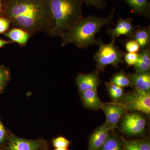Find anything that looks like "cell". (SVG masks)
I'll list each match as a JSON object with an SVG mask.
<instances>
[{
	"instance_id": "6da1fadb",
	"label": "cell",
	"mask_w": 150,
	"mask_h": 150,
	"mask_svg": "<svg viewBox=\"0 0 150 150\" xmlns=\"http://www.w3.org/2000/svg\"><path fill=\"white\" fill-rule=\"evenodd\" d=\"M2 16L31 36L40 32L51 36L53 21L49 0H4Z\"/></svg>"
},
{
	"instance_id": "7a4b0ae2",
	"label": "cell",
	"mask_w": 150,
	"mask_h": 150,
	"mask_svg": "<svg viewBox=\"0 0 150 150\" xmlns=\"http://www.w3.org/2000/svg\"><path fill=\"white\" fill-rule=\"evenodd\" d=\"M115 8L113 7L108 16L101 17L93 15L84 17L61 38L62 46L73 44L78 48L85 49L97 45L98 40L96 35L104 26L114 25L113 17Z\"/></svg>"
},
{
	"instance_id": "3957f363",
	"label": "cell",
	"mask_w": 150,
	"mask_h": 150,
	"mask_svg": "<svg viewBox=\"0 0 150 150\" xmlns=\"http://www.w3.org/2000/svg\"><path fill=\"white\" fill-rule=\"evenodd\" d=\"M53 21L51 36L62 37L84 17L81 0H49Z\"/></svg>"
},
{
	"instance_id": "277c9868",
	"label": "cell",
	"mask_w": 150,
	"mask_h": 150,
	"mask_svg": "<svg viewBox=\"0 0 150 150\" xmlns=\"http://www.w3.org/2000/svg\"><path fill=\"white\" fill-rule=\"evenodd\" d=\"M115 43V41L112 40L106 44L101 38L98 39L97 45L99 48L93 58L96 62L97 70L99 71H103L108 65L116 68L120 64L124 63L125 53L120 50Z\"/></svg>"
},
{
	"instance_id": "5b68a950",
	"label": "cell",
	"mask_w": 150,
	"mask_h": 150,
	"mask_svg": "<svg viewBox=\"0 0 150 150\" xmlns=\"http://www.w3.org/2000/svg\"><path fill=\"white\" fill-rule=\"evenodd\" d=\"M120 103L126 110L150 113V93L135 88L133 91L123 95Z\"/></svg>"
},
{
	"instance_id": "8992f818",
	"label": "cell",
	"mask_w": 150,
	"mask_h": 150,
	"mask_svg": "<svg viewBox=\"0 0 150 150\" xmlns=\"http://www.w3.org/2000/svg\"><path fill=\"white\" fill-rule=\"evenodd\" d=\"M146 118L137 112L126 113L121 123V130L131 136H139L144 133L146 126Z\"/></svg>"
},
{
	"instance_id": "52a82bcc",
	"label": "cell",
	"mask_w": 150,
	"mask_h": 150,
	"mask_svg": "<svg viewBox=\"0 0 150 150\" xmlns=\"http://www.w3.org/2000/svg\"><path fill=\"white\" fill-rule=\"evenodd\" d=\"M101 109L103 110L106 118V122L112 129H114L121 116L126 110L120 102L115 101L103 103Z\"/></svg>"
},
{
	"instance_id": "ba28073f",
	"label": "cell",
	"mask_w": 150,
	"mask_h": 150,
	"mask_svg": "<svg viewBox=\"0 0 150 150\" xmlns=\"http://www.w3.org/2000/svg\"><path fill=\"white\" fill-rule=\"evenodd\" d=\"M135 27L133 24V20L131 18H119L117 21V24L113 28H108L106 33L115 41L121 35H125L131 38Z\"/></svg>"
},
{
	"instance_id": "9c48e42d",
	"label": "cell",
	"mask_w": 150,
	"mask_h": 150,
	"mask_svg": "<svg viewBox=\"0 0 150 150\" xmlns=\"http://www.w3.org/2000/svg\"><path fill=\"white\" fill-rule=\"evenodd\" d=\"M99 71H94L89 74H80L76 79L79 91L82 92L88 90H97L100 83Z\"/></svg>"
},
{
	"instance_id": "30bf717a",
	"label": "cell",
	"mask_w": 150,
	"mask_h": 150,
	"mask_svg": "<svg viewBox=\"0 0 150 150\" xmlns=\"http://www.w3.org/2000/svg\"><path fill=\"white\" fill-rule=\"evenodd\" d=\"M111 130V127L106 121L96 129L90 137L88 150H98L106 141Z\"/></svg>"
},
{
	"instance_id": "8fae6325",
	"label": "cell",
	"mask_w": 150,
	"mask_h": 150,
	"mask_svg": "<svg viewBox=\"0 0 150 150\" xmlns=\"http://www.w3.org/2000/svg\"><path fill=\"white\" fill-rule=\"evenodd\" d=\"M41 146V143L38 141L13 137L10 139L8 149L9 150H38Z\"/></svg>"
},
{
	"instance_id": "7c38bea8",
	"label": "cell",
	"mask_w": 150,
	"mask_h": 150,
	"mask_svg": "<svg viewBox=\"0 0 150 150\" xmlns=\"http://www.w3.org/2000/svg\"><path fill=\"white\" fill-rule=\"evenodd\" d=\"M128 76L134 88L143 91L150 93L149 71L129 74Z\"/></svg>"
},
{
	"instance_id": "4fadbf2b",
	"label": "cell",
	"mask_w": 150,
	"mask_h": 150,
	"mask_svg": "<svg viewBox=\"0 0 150 150\" xmlns=\"http://www.w3.org/2000/svg\"><path fill=\"white\" fill-rule=\"evenodd\" d=\"M3 34L12 43H16L21 47L26 46L31 37L27 31L18 27H13Z\"/></svg>"
},
{
	"instance_id": "5bb4252c",
	"label": "cell",
	"mask_w": 150,
	"mask_h": 150,
	"mask_svg": "<svg viewBox=\"0 0 150 150\" xmlns=\"http://www.w3.org/2000/svg\"><path fill=\"white\" fill-rule=\"evenodd\" d=\"M81 93L85 107L93 110H98L101 108L103 103L100 99L97 90H88Z\"/></svg>"
},
{
	"instance_id": "9a60e30c",
	"label": "cell",
	"mask_w": 150,
	"mask_h": 150,
	"mask_svg": "<svg viewBox=\"0 0 150 150\" xmlns=\"http://www.w3.org/2000/svg\"><path fill=\"white\" fill-rule=\"evenodd\" d=\"M137 15L150 18V3L148 0H123Z\"/></svg>"
},
{
	"instance_id": "2e32d148",
	"label": "cell",
	"mask_w": 150,
	"mask_h": 150,
	"mask_svg": "<svg viewBox=\"0 0 150 150\" xmlns=\"http://www.w3.org/2000/svg\"><path fill=\"white\" fill-rule=\"evenodd\" d=\"M130 39H134L139 43L140 48L143 49L149 46L150 42V27L138 26L135 27L132 37Z\"/></svg>"
},
{
	"instance_id": "e0dca14e",
	"label": "cell",
	"mask_w": 150,
	"mask_h": 150,
	"mask_svg": "<svg viewBox=\"0 0 150 150\" xmlns=\"http://www.w3.org/2000/svg\"><path fill=\"white\" fill-rule=\"evenodd\" d=\"M150 46L147 48L141 49L138 52V59L134 65L136 72L142 73L149 72L150 69Z\"/></svg>"
},
{
	"instance_id": "ac0fdd59",
	"label": "cell",
	"mask_w": 150,
	"mask_h": 150,
	"mask_svg": "<svg viewBox=\"0 0 150 150\" xmlns=\"http://www.w3.org/2000/svg\"><path fill=\"white\" fill-rule=\"evenodd\" d=\"M110 82L122 88L126 87H134L129 77L123 71H121L113 75L111 78Z\"/></svg>"
},
{
	"instance_id": "d6986e66",
	"label": "cell",
	"mask_w": 150,
	"mask_h": 150,
	"mask_svg": "<svg viewBox=\"0 0 150 150\" xmlns=\"http://www.w3.org/2000/svg\"><path fill=\"white\" fill-rule=\"evenodd\" d=\"M98 150H123L118 137L109 134L106 141Z\"/></svg>"
},
{
	"instance_id": "ffe728a7",
	"label": "cell",
	"mask_w": 150,
	"mask_h": 150,
	"mask_svg": "<svg viewBox=\"0 0 150 150\" xmlns=\"http://www.w3.org/2000/svg\"><path fill=\"white\" fill-rule=\"evenodd\" d=\"M10 79V74L8 69L4 66H0V93L4 88Z\"/></svg>"
},
{
	"instance_id": "44dd1931",
	"label": "cell",
	"mask_w": 150,
	"mask_h": 150,
	"mask_svg": "<svg viewBox=\"0 0 150 150\" xmlns=\"http://www.w3.org/2000/svg\"><path fill=\"white\" fill-rule=\"evenodd\" d=\"M125 48L128 53H137L141 49L139 43L136 40L132 39H130L126 42Z\"/></svg>"
},
{
	"instance_id": "7402d4cb",
	"label": "cell",
	"mask_w": 150,
	"mask_h": 150,
	"mask_svg": "<svg viewBox=\"0 0 150 150\" xmlns=\"http://www.w3.org/2000/svg\"><path fill=\"white\" fill-rule=\"evenodd\" d=\"M138 53H127L124 56V62H126L128 67L134 66L138 59Z\"/></svg>"
},
{
	"instance_id": "603a6c76",
	"label": "cell",
	"mask_w": 150,
	"mask_h": 150,
	"mask_svg": "<svg viewBox=\"0 0 150 150\" xmlns=\"http://www.w3.org/2000/svg\"><path fill=\"white\" fill-rule=\"evenodd\" d=\"M70 142L69 140L63 137H59L53 141V146L56 148H68Z\"/></svg>"
},
{
	"instance_id": "cb8c5ba5",
	"label": "cell",
	"mask_w": 150,
	"mask_h": 150,
	"mask_svg": "<svg viewBox=\"0 0 150 150\" xmlns=\"http://www.w3.org/2000/svg\"><path fill=\"white\" fill-rule=\"evenodd\" d=\"M11 21L6 18L0 16V35L4 34L9 29Z\"/></svg>"
},
{
	"instance_id": "d4e9b609",
	"label": "cell",
	"mask_w": 150,
	"mask_h": 150,
	"mask_svg": "<svg viewBox=\"0 0 150 150\" xmlns=\"http://www.w3.org/2000/svg\"><path fill=\"white\" fill-rule=\"evenodd\" d=\"M87 5L93 6L97 8L101 9L106 6V4L104 0H81Z\"/></svg>"
},
{
	"instance_id": "484cf974",
	"label": "cell",
	"mask_w": 150,
	"mask_h": 150,
	"mask_svg": "<svg viewBox=\"0 0 150 150\" xmlns=\"http://www.w3.org/2000/svg\"><path fill=\"white\" fill-rule=\"evenodd\" d=\"M124 150H140L136 141H128L122 139Z\"/></svg>"
},
{
	"instance_id": "4316f807",
	"label": "cell",
	"mask_w": 150,
	"mask_h": 150,
	"mask_svg": "<svg viewBox=\"0 0 150 150\" xmlns=\"http://www.w3.org/2000/svg\"><path fill=\"white\" fill-rule=\"evenodd\" d=\"M123 88L118 86L117 88L114 91L110 93V96L112 100L117 101L119 100H121L123 96Z\"/></svg>"
},
{
	"instance_id": "83f0119b",
	"label": "cell",
	"mask_w": 150,
	"mask_h": 150,
	"mask_svg": "<svg viewBox=\"0 0 150 150\" xmlns=\"http://www.w3.org/2000/svg\"><path fill=\"white\" fill-rule=\"evenodd\" d=\"M140 150H150V143L148 139L136 141Z\"/></svg>"
},
{
	"instance_id": "f1b7e54d",
	"label": "cell",
	"mask_w": 150,
	"mask_h": 150,
	"mask_svg": "<svg viewBox=\"0 0 150 150\" xmlns=\"http://www.w3.org/2000/svg\"><path fill=\"white\" fill-rule=\"evenodd\" d=\"M5 137V130L4 128L2 123L0 120V143H1L4 141Z\"/></svg>"
},
{
	"instance_id": "f546056e",
	"label": "cell",
	"mask_w": 150,
	"mask_h": 150,
	"mask_svg": "<svg viewBox=\"0 0 150 150\" xmlns=\"http://www.w3.org/2000/svg\"><path fill=\"white\" fill-rule=\"evenodd\" d=\"M10 40H6L2 39H0V48L4 47L6 45L12 43Z\"/></svg>"
},
{
	"instance_id": "4dcf8cb0",
	"label": "cell",
	"mask_w": 150,
	"mask_h": 150,
	"mask_svg": "<svg viewBox=\"0 0 150 150\" xmlns=\"http://www.w3.org/2000/svg\"><path fill=\"white\" fill-rule=\"evenodd\" d=\"M4 9V0H0V16H2Z\"/></svg>"
},
{
	"instance_id": "1f68e13d",
	"label": "cell",
	"mask_w": 150,
	"mask_h": 150,
	"mask_svg": "<svg viewBox=\"0 0 150 150\" xmlns=\"http://www.w3.org/2000/svg\"><path fill=\"white\" fill-rule=\"evenodd\" d=\"M54 150H69L68 148H56Z\"/></svg>"
},
{
	"instance_id": "d6a6232c",
	"label": "cell",
	"mask_w": 150,
	"mask_h": 150,
	"mask_svg": "<svg viewBox=\"0 0 150 150\" xmlns=\"http://www.w3.org/2000/svg\"></svg>"
}]
</instances>
